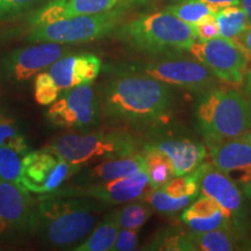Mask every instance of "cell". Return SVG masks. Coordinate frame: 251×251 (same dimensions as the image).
I'll return each mask as SVG.
<instances>
[{"label": "cell", "instance_id": "5", "mask_svg": "<svg viewBox=\"0 0 251 251\" xmlns=\"http://www.w3.org/2000/svg\"><path fill=\"white\" fill-rule=\"evenodd\" d=\"M140 141L126 130L93 131L83 134H67L51 140L45 148L57 152L77 169L139 152Z\"/></svg>", "mask_w": 251, "mask_h": 251}, {"label": "cell", "instance_id": "9", "mask_svg": "<svg viewBox=\"0 0 251 251\" xmlns=\"http://www.w3.org/2000/svg\"><path fill=\"white\" fill-rule=\"evenodd\" d=\"M100 100L91 84H81L61 92L46 117L55 127L87 131L100 120Z\"/></svg>", "mask_w": 251, "mask_h": 251}, {"label": "cell", "instance_id": "6", "mask_svg": "<svg viewBox=\"0 0 251 251\" xmlns=\"http://www.w3.org/2000/svg\"><path fill=\"white\" fill-rule=\"evenodd\" d=\"M124 13V6H115L102 13L63 19L33 27L27 40L31 43L55 42L62 45L91 42L111 34L120 24Z\"/></svg>", "mask_w": 251, "mask_h": 251}, {"label": "cell", "instance_id": "43", "mask_svg": "<svg viewBox=\"0 0 251 251\" xmlns=\"http://www.w3.org/2000/svg\"><path fill=\"white\" fill-rule=\"evenodd\" d=\"M249 249H251V246H250V248H249Z\"/></svg>", "mask_w": 251, "mask_h": 251}, {"label": "cell", "instance_id": "12", "mask_svg": "<svg viewBox=\"0 0 251 251\" xmlns=\"http://www.w3.org/2000/svg\"><path fill=\"white\" fill-rule=\"evenodd\" d=\"M149 188V178L144 170L129 177L119 178L114 180L61 187L50 196L85 197L98 200L99 202L117 205V203L130 202L141 199Z\"/></svg>", "mask_w": 251, "mask_h": 251}, {"label": "cell", "instance_id": "21", "mask_svg": "<svg viewBox=\"0 0 251 251\" xmlns=\"http://www.w3.org/2000/svg\"><path fill=\"white\" fill-rule=\"evenodd\" d=\"M191 251L235 250L242 238V229L237 227L220 228L205 233H187Z\"/></svg>", "mask_w": 251, "mask_h": 251}, {"label": "cell", "instance_id": "20", "mask_svg": "<svg viewBox=\"0 0 251 251\" xmlns=\"http://www.w3.org/2000/svg\"><path fill=\"white\" fill-rule=\"evenodd\" d=\"M181 221L190 228L191 231L196 233H205L220 228L236 227L228 219L219 203L205 194H202L188 208L185 209L181 214Z\"/></svg>", "mask_w": 251, "mask_h": 251}, {"label": "cell", "instance_id": "8", "mask_svg": "<svg viewBox=\"0 0 251 251\" xmlns=\"http://www.w3.org/2000/svg\"><path fill=\"white\" fill-rule=\"evenodd\" d=\"M117 71L143 75L169 86L192 91L211 89L215 81L213 76L214 74L208 68L200 62L191 59L166 58L161 61L136 63L119 68Z\"/></svg>", "mask_w": 251, "mask_h": 251}, {"label": "cell", "instance_id": "35", "mask_svg": "<svg viewBox=\"0 0 251 251\" xmlns=\"http://www.w3.org/2000/svg\"><path fill=\"white\" fill-rule=\"evenodd\" d=\"M137 244V230L136 229L121 228L119 229L117 238L112 251H129L134 250Z\"/></svg>", "mask_w": 251, "mask_h": 251}, {"label": "cell", "instance_id": "16", "mask_svg": "<svg viewBox=\"0 0 251 251\" xmlns=\"http://www.w3.org/2000/svg\"><path fill=\"white\" fill-rule=\"evenodd\" d=\"M213 165L237 186L251 181V144L240 137L209 147Z\"/></svg>", "mask_w": 251, "mask_h": 251}, {"label": "cell", "instance_id": "11", "mask_svg": "<svg viewBox=\"0 0 251 251\" xmlns=\"http://www.w3.org/2000/svg\"><path fill=\"white\" fill-rule=\"evenodd\" d=\"M67 54H69V48L62 43L37 42L6 54L1 58L2 72L7 80L21 83L48 69L52 63Z\"/></svg>", "mask_w": 251, "mask_h": 251}, {"label": "cell", "instance_id": "24", "mask_svg": "<svg viewBox=\"0 0 251 251\" xmlns=\"http://www.w3.org/2000/svg\"><path fill=\"white\" fill-rule=\"evenodd\" d=\"M144 158H146V172L149 178L151 188H161L163 185L174 178L172 166L168 157L158 150L144 147Z\"/></svg>", "mask_w": 251, "mask_h": 251}, {"label": "cell", "instance_id": "42", "mask_svg": "<svg viewBox=\"0 0 251 251\" xmlns=\"http://www.w3.org/2000/svg\"><path fill=\"white\" fill-rule=\"evenodd\" d=\"M240 139H242V140H244V141H247L248 143H250V144H251V128H250L249 130H247L246 133H244L243 135H241Z\"/></svg>", "mask_w": 251, "mask_h": 251}, {"label": "cell", "instance_id": "10", "mask_svg": "<svg viewBox=\"0 0 251 251\" xmlns=\"http://www.w3.org/2000/svg\"><path fill=\"white\" fill-rule=\"evenodd\" d=\"M75 174L77 169L52 150H29L23 156L24 188L30 193H54Z\"/></svg>", "mask_w": 251, "mask_h": 251}, {"label": "cell", "instance_id": "26", "mask_svg": "<svg viewBox=\"0 0 251 251\" xmlns=\"http://www.w3.org/2000/svg\"><path fill=\"white\" fill-rule=\"evenodd\" d=\"M220 8L221 7L207 4L203 1H198V0H185V1H179L177 4L165 7L166 11L179 18L184 23L192 25V26H194L198 21L201 20L202 18H205L206 15H215Z\"/></svg>", "mask_w": 251, "mask_h": 251}, {"label": "cell", "instance_id": "37", "mask_svg": "<svg viewBox=\"0 0 251 251\" xmlns=\"http://www.w3.org/2000/svg\"><path fill=\"white\" fill-rule=\"evenodd\" d=\"M176 2L185 1V0H174ZM198 1H203L207 4H211L218 7H225V6H230V5H240L241 0H198Z\"/></svg>", "mask_w": 251, "mask_h": 251}, {"label": "cell", "instance_id": "28", "mask_svg": "<svg viewBox=\"0 0 251 251\" xmlns=\"http://www.w3.org/2000/svg\"><path fill=\"white\" fill-rule=\"evenodd\" d=\"M152 214V208L144 201L131 202L125 206L122 209L115 211L119 227L139 229L148 221Z\"/></svg>", "mask_w": 251, "mask_h": 251}, {"label": "cell", "instance_id": "41", "mask_svg": "<svg viewBox=\"0 0 251 251\" xmlns=\"http://www.w3.org/2000/svg\"><path fill=\"white\" fill-rule=\"evenodd\" d=\"M242 191H243L244 196H246L249 200H251V181L247 185V186L242 187Z\"/></svg>", "mask_w": 251, "mask_h": 251}, {"label": "cell", "instance_id": "22", "mask_svg": "<svg viewBox=\"0 0 251 251\" xmlns=\"http://www.w3.org/2000/svg\"><path fill=\"white\" fill-rule=\"evenodd\" d=\"M119 227L115 211L108 213L103 221L81 243L75 248V251H108L112 250L117 238Z\"/></svg>", "mask_w": 251, "mask_h": 251}, {"label": "cell", "instance_id": "17", "mask_svg": "<svg viewBox=\"0 0 251 251\" xmlns=\"http://www.w3.org/2000/svg\"><path fill=\"white\" fill-rule=\"evenodd\" d=\"M144 147L158 150L168 157L175 177L192 174L202 164L206 157L205 147L190 139L159 137L150 141Z\"/></svg>", "mask_w": 251, "mask_h": 251}, {"label": "cell", "instance_id": "29", "mask_svg": "<svg viewBox=\"0 0 251 251\" xmlns=\"http://www.w3.org/2000/svg\"><path fill=\"white\" fill-rule=\"evenodd\" d=\"M199 172L198 169L193 171L192 174L178 176V177L171 178L168 183L163 185L161 187L163 191L170 194L171 197L183 198L190 197L196 199V197L199 193Z\"/></svg>", "mask_w": 251, "mask_h": 251}, {"label": "cell", "instance_id": "18", "mask_svg": "<svg viewBox=\"0 0 251 251\" xmlns=\"http://www.w3.org/2000/svg\"><path fill=\"white\" fill-rule=\"evenodd\" d=\"M119 0H49L29 18L31 28L78 15L98 14L118 6Z\"/></svg>", "mask_w": 251, "mask_h": 251}, {"label": "cell", "instance_id": "13", "mask_svg": "<svg viewBox=\"0 0 251 251\" xmlns=\"http://www.w3.org/2000/svg\"><path fill=\"white\" fill-rule=\"evenodd\" d=\"M30 192L9 181H0V237L31 230L34 205Z\"/></svg>", "mask_w": 251, "mask_h": 251}, {"label": "cell", "instance_id": "4", "mask_svg": "<svg viewBox=\"0 0 251 251\" xmlns=\"http://www.w3.org/2000/svg\"><path fill=\"white\" fill-rule=\"evenodd\" d=\"M196 121L208 147L237 139L251 128V102L236 90L208 89L198 101Z\"/></svg>", "mask_w": 251, "mask_h": 251}, {"label": "cell", "instance_id": "31", "mask_svg": "<svg viewBox=\"0 0 251 251\" xmlns=\"http://www.w3.org/2000/svg\"><path fill=\"white\" fill-rule=\"evenodd\" d=\"M150 250H174V251H191V244L187 233L169 230L163 231L153 238L149 246Z\"/></svg>", "mask_w": 251, "mask_h": 251}, {"label": "cell", "instance_id": "3", "mask_svg": "<svg viewBox=\"0 0 251 251\" xmlns=\"http://www.w3.org/2000/svg\"><path fill=\"white\" fill-rule=\"evenodd\" d=\"M118 37L136 51L155 56L188 50L198 40L194 26L165 8L125 24L118 30Z\"/></svg>", "mask_w": 251, "mask_h": 251}, {"label": "cell", "instance_id": "2", "mask_svg": "<svg viewBox=\"0 0 251 251\" xmlns=\"http://www.w3.org/2000/svg\"><path fill=\"white\" fill-rule=\"evenodd\" d=\"M100 209L98 200L91 198L48 194L35 206L31 230L49 246H75L93 230Z\"/></svg>", "mask_w": 251, "mask_h": 251}, {"label": "cell", "instance_id": "40", "mask_svg": "<svg viewBox=\"0 0 251 251\" xmlns=\"http://www.w3.org/2000/svg\"><path fill=\"white\" fill-rule=\"evenodd\" d=\"M156 0H124L125 5H146Z\"/></svg>", "mask_w": 251, "mask_h": 251}, {"label": "cell", "instance_id": "30", "mask_svg": "<svg viewBox=\"0 0 251 251\" xmlns=\"http://www.w3.org/2000/svg\"><path fill=\"white\" fill-rule=\"evenodd\" d=\"M0 147H11L25 155L29 151L27 141L15 122L0 117Z\"/></svg>", "mask_w": 251, "mask_h": 251}, {"label": "cell", "instance_id": "33", "mask_svg": "<svg viewBox=\"0 0 251 251\" xmlns=\"http://www.w3.org/2000/svg\"><path fill=\"white\" fill-rule=\"evenodd\" d=\"M49 0H0V19H7L14 15L36 9Z\"/></svg>", "mask_w": 251, "mask_h": 251}, {"label": "cell", "instance_id": "34", "mask_svg": "<svg viewBox=\"0 0 251 251\" xmlns=\"http://www.w3.org/2000/svg\"><path fill=\"white\" fill-rule=\"evenodd\" d=\"M194 29H196L198 41H208L220 36L219 25L214 14L206 15L201 20L198 21L194 25Z\"/></svg>", "mask_w": 251, "mask_h": 251}, {"label": "cell", "instance_id": "25", "mask_svg": "<svg viewBox=\"0 0 251 251\" xmlns=\"http://www.w3.org/2000/svg\"><path fill=\"white\" fill-rule=\"evenodd\" d=\"M141 199H142V201L148 203L151 208L164 213V214H175V213L180 212L181 209L186 208L194 200L193 198L190 197H171L170 194L166 193L162 188L151 187L143 194Z\"/></svg>", "mask_w": 251, "mask_h": 251}, {"label": "cell", "instance_id": "36", "mask_svg": "<svg viewBox=\"0 0 251 251\" xmlns=\"http://www.w3.org/2000/svg\"><path fill=\"white\" fill-rule=\"evenodd\" d=\"M235 40H236L238 43H241V45L244 47V49L251 55V26Z\"/></svg>", "mask_w": 251, "mask_h": 251}, {"label": "cell", "instance_id": "1", "mask_svg": "<svg viewBox=\"0 0 251 251\" xmlns=\"http://www.w3.org/2000/svg\"><path fill=\"white\" fill-rule=\"evenodd\" d=\"M115 72L118 76L99 90L100 108L109 121L141 127L170 113L174 101L170 86L143 75Z\"/></svg>", "mask_w": 251, "mask_h": 251}, {"label": "cell", "instance_id": "27", "mask_svg": "<svg viewBox=\"0 0 251 251\" xmlns=\"http://www.w3.org/2000/svg\"><path fill=\"white\" fill-rule=\"evenodd\" d=\"M23 156L11 147H0V181H9L24 187Z\"/></svg>", "mask_w": 251, "mask_h": 251}, {"label": "cell", "instance_id": "23", "mask_svg": "<svg viewBox=\"0 0 251 251\" xmlns=\"http://www.w3.org/2000/svg\"><path fill=\"white\" fill-rule=\"evenodd\" d=\"M220 36L228 40L237 39L250 27L246 11L242 6L230 5L221 7L215 13Z\"/></svg>", "mask_w": 251, "mask_h": 251}, {"label": "cell", "instance_id": "15", "mask_svg": "<svg viewBox=\"0 0 251 251\" xmlns=\"http://www.w3.org/2000/svg\"><path fill=\"white\" fill-rule=\"evenodd\" d=\"M56 87L63 91L91 84L101 71V59L91 52L67 54L46 69Z\"/></svg>", "mask_w": 251, "mask_h": 251}, {"label": "cell", "instance_id": "19", "mask_svg": "<svg viewBox=\"0 0 251 251\" xmlns=\"http://www.w3.org/2000/svg\"><path fill=\"white\" fill-rule=\"evenodd\" d=\"M144 170H146L144 155L135 152L130 155L105 159L85 170H80L76 181L78 185L101 183V181L129 177Z\"/></svg>", "mask_w": 251, "mask_h": 251}, {"label": "cell", "instance_id": "39", "mask_svg": "<svg viewBox=\"0 0 251 251\" xmlns=\"http://www.w3.org/2000/svg\"><path fill=\"white\" fill-rule=\"evenodd\" d=\"M240 5L242 6L244 11H246L248 21H249V25L251 26V0H241Z\"/></svg>", "mask_w": 251, "mask_h": 251}, {"label": "cell", "instance_id": "38", "mask_svg": "<svg viewBox=\"0 0 251 251\" xmlns=\"http://www.w3.org/2000/svg\"><path fill=\"white\" fill-rule=\"evenodd\" d=\"M243 91L244 96H246L248 100L251 102V70L247 71L246 78H244L243 81Z\"/></svg>", "mask_w": 251, "mask_h": 251}, {"label": "cell", "instance_id": "14", "mask_svg": "<svg viewBox=\"0 0 251 251\" xmlns=\"http://www.w3.org/2000/svg\"><path fill=\"white\" fill-rule=\"evenodd\" d=\"M198 183L201 193L214 199L224 209L228 219L236 227L242 229V220L244 219L243 196L237 185L212 164L202 163L198 168Z\"/></svg>", "mask_w": 251, "mask_h": 251}, {"label": "cell", "instance_id": "7", "mask_svg": "<svg viewBox=\"0 0 251 251\" xmlns=\"http://www.w3.org/2000/svg\"><path fill=\"white\" fill-rule=\"evenodd\" d=\"M188 51L219 79L231 86L242 85L251 55L236 40L216 37L196 41Z\"/></svg>", "mask_w": 251, "mask_h": 251}, {"label": "cell", "instance_id": "32", "mask_svg": "<svg viewBox=\"0 0 251 251\" xmlns=\"http://www.w3.org/2000/svg\"><path fill=\"white\" fill-rule=\"evenodd\" d=\"M61 94L46 70L39 72L34 80V98L41 106H50Z\"/></svg>", "mask_w": 251, "mask_h": 251}]
</instances>
